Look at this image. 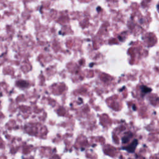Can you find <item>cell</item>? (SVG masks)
Segmentation results:
<instances>
[{
  "label": "cell",
  "instance_id": "1",
  "mask_svg": "<svg viewBox=\"0 0 159 159\" xmlns=\"http://www.w3.org/2000/svg\"><path fill=\"white\" fill-rule=\"evenodd\" d=\"M137 144H138V141H137V139H135V140H133V142L130 145H129L126 147H123L122 149L125 150H127V152H129L130 153H132L135 151Z\"/></svg>",
  "mask_w": 159,
  "mask_h": 159
},
{
  "label": "cell",
  "instance_id": "2",
  "mask_svg": "<svg viewBox=\"0 0 159 159\" xmlns=\"http://www.w3.org/2000/svg\"><path fill=\"white\" fill-rule=\"evenodd\" d=\"M140 89H141V91L142 93H144V94H146V93H148L149 92L151 91V89L147 86H142L140 87Z\"/></svg>",
  "mask_w": 159,
  "mask_h": 159
}]
</instances>
